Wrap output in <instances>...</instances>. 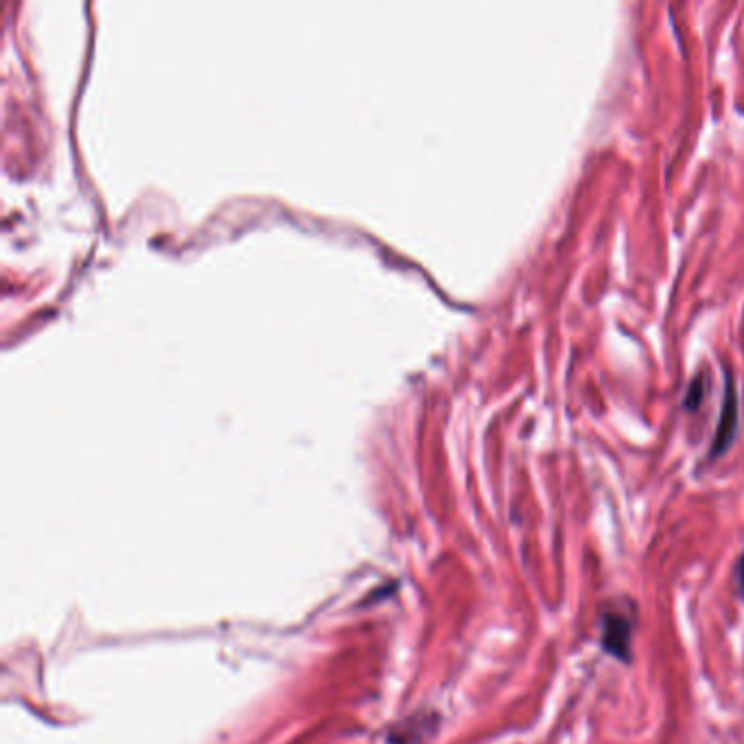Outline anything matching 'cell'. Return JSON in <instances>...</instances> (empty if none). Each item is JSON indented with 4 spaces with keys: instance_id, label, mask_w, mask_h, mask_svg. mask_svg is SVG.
<instances>
[{
    "instance_id": "1",
    "label": "cell",
    "mask_w": 744,
    "mask_h": 744,
    "mask_svg": "<svg viewBox=\"0 0 744 744\" xmlns=\"http://www.w3.org/2000/svg\"><path fill=\"white\" fill-rule=\"evenodd\" d=\"M603 624V651L622 664L633 662V622L620 609L607 607L600 616Z\"/></svg>"
},
{
    "instance_id": "2",
    "label": "cell",
    "mask_w": 744,
    "mask_h": 744,
    "mask_svg": "<svg viewBox=\"0 0 744 744\" xmlns=\"http://www.w3.org/2000/svg\"><path fill=\"white\" fill-rule=\"evenodd\" d=\"M736 430H738V395H736L734 378L729 376L727 378V395L723 400V411H720L718 428H716V435H714L712 448H710L712 459H716V456L725 454L729 450L731 443H734Z\"/></svg>"
},
{
    "instance_id": "3",
    "label": "cell",
    "mask_w": 744,
    "mask_h": 744,
    "mask_svg": "<svg viewBox=\"0 0 744 744\" xmlns=\"http://www.w3.org/2000/svg\"><path fill=\"white\" fill-rule=\"evenodd\" d=\"M703 395H705V384H703V380L699 376V378H694L692 384L688 387L686 400H683V402H686V408H690V411H694V408H699V404L703 402Z\"/></svg>"
},
{
    "instance_id": "4",
    "label": "cell",
    "mask_w": 744,
    "mask_h": 744,
    "mask_svg": "<svg viewBox=\"0 0 744 744\" xmlns=\"http://www.w3.org/2000/svg\"><path fill=\"white\" fill-rule=\"evenodd\" d=\"M736 585L740 590V596H744V552H742V557L738 559V566H736Z\"/></svg>"
}]
</instances>
